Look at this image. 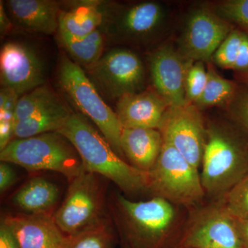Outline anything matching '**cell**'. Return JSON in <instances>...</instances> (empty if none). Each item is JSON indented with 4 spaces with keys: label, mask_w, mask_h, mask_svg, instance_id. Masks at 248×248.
I'll list each match as a JSON object with an SVG mask.
<instances>
[{
    "label": "cell",
    "mask_w": 248,
    "mask_h": 248,
    "mask_svg": "<svg viewBox=\"0 0 248 248\" xmlns=\"http://www.w3.org/2000/svg\"><path fill=\"white\" fill-rule=\"evenodd\" d=\"M159 130L164 140L170 143L193 167L199 170L207 133L200 109L193 104L170 107Z\"/></svg>",
    "instance_id": "7c38bea8"
},
{
    "label": "cell",
    "mask_w": 248,
    "mask_h": 248,
    "mask_svg": "<svg viewBox=\"0 0 248 248\" xmlns=\"http://www.w3.org/2000/svg\"><path fill=\"white\" fill-rule=\"evenodd\" d=\"M103 1H64L59 19V35L80 40L100 29L103 22Z\"/></svg>",
    "instance_id": "d6986e66"
},
{
    "label": "cell",
    "mask_w": 248,
    "mask_h": 248,
    "mask_svg": "<svg viewBox=\"0 0 248 248\" xmlns=\"http://www.w3.org/2000/svg\"><path fill=\"white\" fill-rule=\"evenodd\" d=\"M16 174L8 163L1 162L0 164V190L4 192L14 184Z\"/></svg>",
    "instance_id": "d6a6232c"
},
{
    "label": "cell",
    "mask_w": 248,
    "mask_h": 248,
    "mask_svg": "<svg viewBox=\"0 0 248 248\" xmlns=\"http://www.w3.org/2000/svg\"><path fill=\"white\" fill-rule=\"evenodd\" d=\"M208 81V70L204 62H194L186 77L185 91L186 100L189 104H195L203 94Z\"/></svg>",
    "instance_id": "f546056e"
},
{
    "label": "cell",
    "mask_w": 248,
    "mask_h": 248,
    "mask_svg": "<svg viewBox=\"0 0 248 248\" xmlns=\"http://www.w3.org/2000/svg\"><path fill=\"white\" fill-rule=\"evenodd\" d=\"M178 248H243L236 222L218 202L196 210L186 220Z\"/></svg>",
    "instance_id": "30bf717a"
},
{
    "label": "cell",
    "mask_w": 248,
    "mask_h": 248,
    "mask_svg": "<svg viewBox=\"0 0 248 248\" xmlns=\"http://www.w3.org/2000/svg\"><path fill=\"white\" fill-rule=\"evenodd\" d=\"M0 248H19L14 235L3 223L0 227Z\"/></svg>",
    "instance_id": "836d02e7"
},
{
    "label": "cell",
    "mask_w": 248,
    "mask_h": 248,
    "mask_svg": "<svg viewBox=\"0 0 248 248\" xmlns=\"http://www.w3.org/2000/svg\"><path fill=\"white\" fill-rule=\"evenodd\" d=\"M244 34L240 29H234L228 34L212 58L217 66L223 69L233 70Z\"/></svg>",
    "instance_id": "83f0119b"
},
{
    "label": "cell",
    "mask_w": 248,
    "mask_h": 248,
    "mask_svg": "<svg viewBox=\"0 0 248 248\" xmlns=\"http://www.w3.org/2000/svg\"><path fill=\"white\" fill-rule=\"evenodd\" d=\"M233 70L248 76V36L246 33L244 34Z\"/></svg>",
    "instance_id": "1f68e13d"
},
{
    "label": "cell",
    "mask_w": 248,
    "mask_h": 248,
    "mask_svg": "<svg viewBox=\"0 0 248 248\" xmlns=\"http://www.w3.org/2000/svg\"><path fill=\"white\" fill-rule=\"evenodd\" d=\"M239 89L233 81L225 79L213 67L208 68V81L203 94L195 105L199 108L215 106L229 105Z\"/></svg>",
    "instance_id": "603a6c76"
},
{
    "label": "cell",
    "mask_w": 248,
    "mask_h": 248,
    "mask_svg": "<svg viewBox=\"0 0 248 248\" xmlns=\"http://www.w3.org/2000/svg\"><path fill=\"white\" fill-rule=\"evenodd\" d=\"M164 141L159 159L148 172V191L178 206L195 205L205 195L198 170Z\"/></svg>",
    "instance_id": "8992f818"
},
{
    "label": "cell",
    "mask_w": 248,
    "mask_h": 248,
    "mask_svg": "<svg viewBox=\"0 0 248 248\" xmlns=\"http://www.w3.org/2000/svg\"><path fill=\"white\" fill-rule=\"evenodd\" d=\"M62 102L50 86L46 84L39 86L19 97L16 107V123Z\"/></svg>",
    "instance_id": "cb8c5ba5"
},
{
    "label": "cell",
    "mask_w": 248,
    "mask_h": 248,
    "mask_svg": "<svg viewBox=\"0 0 248 248\" xmlns=\"http://www.w3.org/2000/svg\"><path fill=\"white\" fill-rule=\"evenodd\" d=\"M243 248H248V221L234 218Z\"/></svg>",
    "instance_id": "d590c367"
},
{
    "label": "cell",
    "mask_w": 248,
    "mask_h": 248,
    "mask_svg": "<svg viewBox=\"0 0 248 248\" xmlns=\"http://www.w3.org/2000/svg\"><path fill=\"white\" fill-rule=\"evenodd\" d=\"M19 248H68L69 236L49 213L11 215L3 221Z\"/></svg>",
    "instance_id": "9a60e30c"
},
{
    "label": "cell",
    "mask_w": 248,
    "mask_h": 248,
    "mask_svg": "<svg viewBox=\"0 0 248 248\" xmlns=\"http://www.w3.org/2000/svg\"><path fill=\"white\" fill-rule=\"evenodd\" d=\"M232 29L231 24L220 17L213 9L196 8L187 16L177 49L188 61L210 62Z\"/></svg>",
    "instance_id": "8fae6325"
},
{
    "label": "cell",
    "mask_w": 248,
    "mask_h": 248,
    "mask_svg": "<svg viewBox=\"0 0 248 248\" xmlns=\"http://www.w3.org/2000/svg\"><path fill=\"white\" fill-rule=\"evenodd\" d=\"M100 30L115 42L142 43L151 39L164 25L166 11L162 4L142 1L129 6L103 1Z\"/></svg>",
    "instance_id": "52a82bcc"
},
{
    "label": "cell",
    "mask_w": 248,
    "mask_h": 248,
    "mask_svg": "<svg viewBox=\"0 0 248 248\" xmlns=\"http://www.w3.org/2000/svg\"><path fill=\"white\" fill-rule=\"evenodd\" d=\"M0 160L28 170L61 173L71 182L85 171L75 147L58 132L15 139L1 150Z\"/></svg>",
    "instance_id": "277c9868"
},
{
    "label": "cell",
    "mask_w": 248,
    "mask_h": 248,
    "mask_svg": "<svg viewBox=\"0 0 248 248\" xmlns=\"http://www.w3.org/2000/svg\"><path fill=\"white\" fill-rule=\"evenodd\" d=\"M114 236L104 218L92 226L69 236L68 248H112Z\"/></svg>",
    "instance_id": "d4e9b609"
},
{
    "label": "cell",
    "mask_w": 248,
    "mask_h": 248,
    "mask_svg": "<svg viewBox=\"0 0 248 248\" xmlns=\"http://www.w3.org/2000/svg\"><path fill=\"white\" fill-rule=\"evenodd\" d=\"M58 83L79 113L93 121L115 153L123 158L120 142L123 127L117 114L104 102L84 70L64 53L59 61Z\"/></svg>",
    "instance_id": "5b68a950"
},
{
    "label": "cell",
    "mask_w": 248,
    "mask_h": 248,
    "mask_svg": "<svg viewBox=\"0 0 248 248\" xmlns=\"http://www.w3.org/2000/svg\"></svg>",
    "instance_id": "8d00e7d4"
},
{
    "label": "cell",
    "mask_w": 248,
    "mask_h": 248,
    "mask_svg": "<svg viewBox=\"0 0 248 248\" xmlns=\"http://www.w3.org/2000/svg\"><path fill=\"white\" fill-rule=\"evenodd\" d=\"M170 107L154 89H148L120 98L115 112L123 128L159 130Z\"/></svg>",
    "instance_id": "2e32d148"
},
{
    "label": "cell",
    "mask_w": 248,
    "mask_h": 248,
    "mask_svg": "<svg viewBox=\"0 0 248 248\" xmlns=\"http://www.w3.org/2000/svg\"><path fill=\"white\" fill-rule=\"evenodd\" d=\"M230 113L233 120L248 134V89L238 91L229 104Z\"/></svg>",
    "instance_id": "4dcf8cb0"
},
{
    "label": "cell",
    "mask_w": 248,
    "mask_h": 248,
    "mask_svg": "<svg viewBox=\"0 0 248 248\" xmlns=\"http://www.w3.org/2000/svg\"><path fill=\"white\" fill-rule=\"evenodd\" d=\"M59 197L58 187L43 178H34L19 189L13 202L31 214L48 213Z\"/></svg>",
    "instance_id": "ffe728a7"
},
{
    "label": "cell",
    "mask_w": 248,
    "mask_h": 248,
    "mask_svg": "<svg viewBox=\"0 0 248 248\" xmlns=\"http://www.w3.org/2000/svg\"><path fill=\"white\" fill-rule=\"evenodd\" d=\"M202 165L205 195L220 198L248 174V142L234 129L210 124Z\"/></svg>",
    "instance_id": "3957f363"
},
{
    "label": "cell",
    "mask_w": 248,
    "mask_h": 248,
    "mask_svg": "<svg viewBox=\"0 0 248 248\" xmlns=\"http://www.w3.org/2000/svg\"><path fill=\"white\" fill-rule=\"evenodd\" d=\"M115 199L117 220L131 248H165L185 223L179 206L161 197L134 202L117 194Z\"/></svg>",
    "instance_id": "7a4b0ae2"
},
{
    "label": "cell",
    "mask_w": 248,
    "mask_h": 248,
    "mask_svg": "<svg viewBox=\"0 0 248 248\" xmlns=\"http://www.w3.org/2000/svg\"><path fill=\"white\" fill-rule=\"evenodd\" d=\"M218 202L233 218L248 221V174Z\"/></svg>",
    "instance_id": "4316f807"
},
{
    "label": "cell",
    "mask_w": 248,
    "mask_h": 248,
    "mask_svg": "<svg viewBox=\"0 0 248 248\" xmlns=\"http://www.w3.org/2000/svg\"><path fill=\"white\" fill-rule=\"evenodd\" d=\"M0 79L1 87L24 95L45 84L43 62L29 46L8 42L0 53Z\"/></svg>",
    "instance_id": "4fadbf2b"
},
{
    "label": "cell",
    "mask_w": 248,
    "mask_h": 248,
    "mask_svg": "<svg viewBox=\"0 0 248 248\" xmlns=\"http://www.w3.org/2000/svg\"><path fill=\"white\" fill-rule=\"evenodd\" d=\"M58 36L62 47L68 53V56L86 70L94 66L104 55L107 37L100 29L80 40Z\"/></svg>",
    "instance_id": "7402d4cb"
},
{
    "label": "cell",
    "mask_w": 248,
    "mask_h": 248,
    "mask_svg": "<svg viewBox=\"0 0 248 248\" xmlns=\"http://www.w3.org/2000/svg\"><path fill=\"white\" fill-rule=\"evenodd\" d=\"M13 21L25 30L52 35L58 31L62 3L54 0H9Z\"/></svg>",
    "instance_id": "e0dca14e"
},
{
    "label": "cell",
    "mask_w": 248,
    "mask_h": 248,
    "mask_svg": "<svg viewBox=\"0 0 248 248\" xmlns=\"http://www.w3.org/2000/svg\"><path fill=\"white\" fill-rule=\"evenodd\" d=\"M58 133L75 147L86 172L107 178L126 193L148 191V172L125 162L84 115L73 112Z\"/></svg>",
    "instance_id": "6da1fadb"
},
{
    "label": "cell",
    "mask_w": 248,
    "mask_h": 248,
    "mask_svg": "<svg viewBox=\"0 0 248 248\" xmlns=\"http://www.w3.org/2000/svg\"><path fill=\"white\" fill-rule=\"evenodd\" d=\"M72 114L71 109L63 102L17 122L15 125L14 138H29L42 134L58 132Z\"/></svg>",
    "instance_id": "44dd1931"
},
{
    "label": "cell",
    "mask_w": 248,
    "mask_h": 248,
    "mask_svg": "<svg viewBox=\"0 0 248 248\" xmlns=\"http://www.w3.org/2000/svg\"><path fill=\"white\" fill-rule=\"evenodd\" d=\"M121 148L132 166L149 172L159 159L164 138L158 129L123 128Z\"/></svg>",
    "instance_id": "ac0fdd59"
},
{
    "label": "cell",
    "mask_w": 248,
    "mask_h": 248,
    "mask_svg": "<svg viewBox=\"0 0 248 248\" xmlns=\"http://www.w3.org/2000/svg\"><path fill=\"white\" fill-rule=\"evenodd\" d=\"M220 17L234 24L248 36V0H227L213 9Z\"/></svg>",
    "instance_id": "f1b7e54d"
},
{
    "label": "cell",
    "mask_w": 248,
    "mask_h": 248,
    "mask_svg": "<svg viewBox=\"0 0 248 248\" xmlns=\"http://www.w3.org/2000/svg\"><path fill=\"white\" fill-rule=\"evenodd\" d=\"M19 96L11 90L1 88L0 92V150L12 141L16 125V107Z\"/></svg>",
    "instance_id": "484cf974"
},
{
    "label": "cell",
    "mask_w": 248,
    "mask_h": 248,
    "mask_svg": "<svg viewBox=\"0 0 248 248\" xmlns=\"http://www.w3.org/2000/svg\"><path fill=\"white\" fill-rule=\"evenodd\" d=\"M12 27V21L9 19L4 7L2 1H0V32L1 37L6 35Z\"/></svg>",
    "instance_id": "e575fe53"
},
{
    "label": "cell",
    "mask_w": 248,
    "mask_h": 248,
    "mask_svg": "<svg viewBox=\"0 0 248 248\" xmlns=\"http://www.w3.org/2000/svg\"><path fill=\"white\" fill-rule=\"evenodd\" d=\"M86 71L101 95L107 99L118 100L144 89V66L140 57L128 49H112Z\"/></svg>",
    "instance_id": "ba28073f"
},
{
    "label": "cell",
    "mask_w": 248,
    "mask_h": 248,
    "mask_svg": "<svg viewBox=\"0 0 248 248\" xmlns=\"http://www.w3.org/2000/svg\"><path fill=\"white\" fill-rule=\"evenodd\" d=\"M104 190L97 174L84 171L71 181L54 218L65 234L72 236L102 218Z\"/></svg>",
    "instance_id": "9c48e42d"
},
{
    "label": "cell",
    "mask_w": 248,
    "mask_h": 248,
    "mask_svg": "<svg viewBox=\"0 0 248 248\" xmlns=\"http://www.w3.org/2000/svg\"></svg>",
    "instance_id": "74e56055"
},
{
    "label": "cell",
    "mask_w": 248,
    "mask_h": 248,
    "mask_svg": "<svg viewBox=\"0 0 248 248\" xmlns=\"http://www.w3.org/2000/svg\"><path fill=\"white\" fill-rule=\"evenodd\" d=\"M193 63L169 45L161 46L152 54L150 71L153 87L170 107L189 104L186 97V77Z\"/></svg>",
    "instance_id": "5bb4252c"
}]
</instances>
